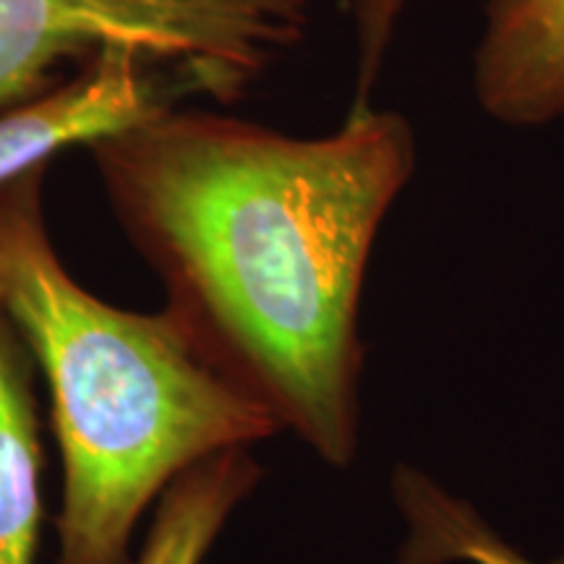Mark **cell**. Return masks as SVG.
I'll return each instance as SVG.
<instances>
[{
  "mask_svg": "<svg viewBox=\"0 0 564 564\" xmlns=\"http://www.w3.org/2000/svg\"><path fill=\"white\" fill-rule=\"evenodd\" d=\"M89 152L181 333L280 429L350 465L364 280L419 167L411 118L348 105L333 131L295 137L175 105Z\"/></svg>",
  "mask_w": 564,
  "mask_h": 564,
  "instance_id": "cell-1",
  "label": "cell"
},
{
  "mask_svg": "<svg viewBox=\"0 0 564 564\" xmlns=\"http://www.w3.org/2000/svg\"><path fill=\"white\" fill-rule=\"evenodd\" d=\"M45 173L0 188V308L45 373L63 460L55 564H131L139 518L181 474L282 429L162 308L97 299L55 251Z\"/></svg>",
  "mask_w": 564,
  "mask_h": 564,
  "instance_id": "cell-2",
  "label": "cell"
},
{
  "mask_svg": "<svg viewBox=\"0 0 564 564\" xmlns=\"http://www.w3.org/2000/svg\"><path fill=\"white\" fill-rule=\"evenodd\" d=\"M308 0H0V110L110 51L133 53L186 97L243 100L306 40Z\"/></svg>",
  "mask_w": 564,
  "mask_h": 564,
  "instance_id": "cell-3",
  "label": "cell"
},
{
  "mask_svg": "<svg viewBox=\"0 0 564 564\" xmlns=\"http://www.w3.org/2000/svg\"><path fill=\"white\" fill-rule=\"evenodd\" d=\"M183 89L139 55L110 51L32 100L0 110V188L175 108Z\"/></svg>",
  "mask_w": 564,
  "mask_h": 564,
  "instance_id": "cell-4",
  "label": "cell"
},
{
  "mask_svg": "<svg viewBox=\"0 0 564 564\" xmlns=\"http://www.w3.org/2000/svg\"><path fill=\"white\" fill-rule=\"evenodd\" d=\"M478 110L502 129L564 118V0H484L470 53Z\"/></svg>",
  "mask_w": 564,
  "mask_h": 564,
  "instance_id": "cell-5",
  "label": "cell"
},
{
  "mask_svg": "<svg viewBox=\"0 0 564 564\" xmlns=\"http://www.w3.org/2000/svg\"><path fill=\"white\" fill-rule=\"evenodd\" d=\"M42 468L34 358L0 308V564H37Z\"/></svg>",
  "mask_w": 564,
  "mask_h": 564,
  "instance_id": "cell-6",
  "label": "cell"
},
{
  "mask_svg": "<svg viewBox=\"0 0 564 564\" xmlns=\"http://www.w3.org/2000/svg\"><path fill=\"white\" fill-rule=\"evenodd\" d=\"M249 449H230L196 463L160 497L137 564H204L238 505L259 484Z\"/></svg>",
  "mask_w": 564,
  "mask_h": 564,
  "instance_id": "cell-7",
  "label": "cell"
},
{
  "mask_svg": "<svg viewBox=\"0 0 564 564\" xmlns=\"http://www.w3.org/2000/svg\"><path fill=\"white\" fill-rule=\"evenodd\" d=\"M394 497L408 523L398 564H539L494 533L476 510L411 468L394 476Z\"/></svg>",
  "mask_w": 564,
  "mask_h": 564,
  "instance_id": "cell-8",
  "label": "cell"
},
{
  "mask_svg": "<svg viewBox=\"0 0 564 564\" xmlns=\"http://www.w3.org/2000/svg\"><path fill=\"white\" fill-rule=\"evenodd\" d=\"M423 0H345L352 34V100L377 102L379 82L405 19Z\"/></svg>",
  "mask_w": 564,
  "mask_h": 564,
  "instance_id": "cell-9",
  "label": "cell"
}]
</instances>
